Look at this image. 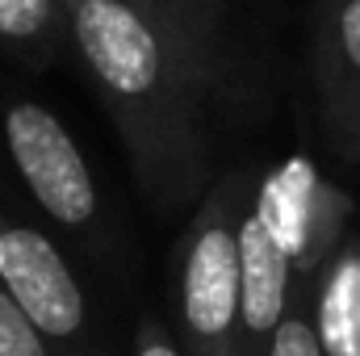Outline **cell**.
<instances>
[{
  "label": "cell",
  "instance_id": "cell-8",
  "mask_svg": "<svg viewBox=\"0 0 360 356\" xmlns=\"http://www.w3.org/2000/svg\"><path fill=\"white\" fill-rule=\"evenodd\" d=\"M293 302V268L248 201L239 214V356H264Z\"/></svg>",
  "mask_w": 360,
  "mask_h": 356
},
{
  "label": "cell",
  "instance_id": "cell-7",
  "mask_svg": "<svg viewBox=\"0 0 360 356\" xmlns=\"http://www.w3.org/2000/svg\"><path fill=\"white\" fill-rule=\"evenodd\" d=\"M310 80L327 143L340 160L360 164V0H314Z\"/></svg>",
  "mask_w": 360,
  "mask_h": 356
},
{
  "label": "cell",
  "instance_id": "cell-11",
  "mask_svg": "<svg viewBox=\"0 0 360 356\" xmlns=\"http://www.w3.org/2000/svg\"><path fill=\"white\" fill-rule=\"evenodd\" d=\"M264 356H323V344H319V331H314V314H310V302L293 293L285 319L276 323L272 331V344Z\"/></svg>",
  "mask_w": 360,
  "mask_h": 356
},
{
  "label": "cell",
  "instance_id": "cell-1",
  "mask_svg": "<svg viewBox=\"0 0 360 356\" xmlns=\"http://www.w3.org/2000/svg\"><path fill=\"white\" fill-rule=\"evenodd\" d=\"M72 55L105 105L134 184L155 214H180L214 184L218 101L201 76L122 0L68 4Z\"/></svg>",
  "mask_w": 360,
  "mask_h": 356
},
{
  "label": "cell",
  "instance_id": "cell-3",
  "mask_svg": "<svg viewBox=\"0 0 360 356\" xmlns=\"http://www.w3.org/2000/svg\"><path fill=\"white\" fill-rule=\"evenodd\" d=\"M0 147L34 205L68 235L101 231V189L72 130L42 101L0 96Z\"/></svg>",
  "mask_w": 360,
  "mask_h": 356
},
{
  "label": "cell",
  "instance_id": "cell-6",
  "mask_svg": "<svg viewBox=\"0 0 360 356\" xmlns=\"http://www.w3.org/2000/svg\"><path fill=\"white\" fill-rule=\"evenodd\" d=\"M256 214L269 222L272 239L289 256L293 281L297 276H319L327 256L344 243V222L352 214V201L319 177V168L302 155L276 164L272 172L256 177L252 189Z\"/></svg>",
  "mask_w": 360,
  "mask_h": 356
},
{
  "label": "cell",
  "instance_id": "cell-10",
  "mask_svg": "<svg viewBox=\"0 0 360 356\" xmlns=\"http://www.w3.org/2000/svg\"><path fill=\"white\" fill-rule=\"evenodd\" d=\"M0 51L34 72L72 55V21L63 0H0Z\"/></svg>",
  "mask_w": 360,
  "mask_h": 356
},
{
  "label": "cell",
  "instance_id": "cell-5",
  "mask_svg": "<svg viewBox=\"0 0 360 356\" xmlns=\"http://www.w3.org/2000/svg\"><path fill=\"white\" fill-rule=\"evenodd\" d=\"M201 76L218 109H239L256 96V63L235 0H122Z\"/></svg>",
  "mask_w": 360,
  "mask_h": 356
},
{
  "label": "cell",
  "instance_id": "cell-2",
  "mask_svg": "<svg viewBox=\"0 0 360 356\" xmlns=\"http://www.w3.org/2000/svg\"><path fill=\"white\" fill-rule=\"evenodd\" d=\"M248 168L218 172L176 252V323L184 356H239V214L252 201Z\"/></svg>",
  "mask_w": 360,
  "mask_h": 356
},
{
  "label": "cell",
  "instance_id": "cell-9",
  "mask_svg": "<svg viewBox=\"0 0 360 356\" xmlns=\"http://www.w3.org/2000/svg\"><path fill=\"white\" fill-rule=\"evenodd\" d=\"M310 298L323 356H360V235H344L327 256Z\"/></svg>",
  "mask_w": 360,
  "mask_h": 356
},
{
  "label": "cell",
  "instance_id": "cell-12",
  "mask_svg": "<svg viewBox=\"0 0 360 356\" xmlns=\"http://www.w3.org/2000/svg\"><path fill=\"white\" fill-rule=\"evenodd\" d=\"M0 356H55L38 327L21 314V306L0 285Z\"/></svg>",
  "mask_w": 360,
  "mask_h": 356
},
{
  "label": "cell",
  "instance_id": "cell-13",
  "mask_svg": "<svg viewBox=\"0 0 360 356\" xmlns=\"http://www.w3.org/2000/svg\"><path fill=\"white\" fill-rule=\"evenodd\" d=\"M134 356H184V352H180L176 336L155 314H147L139 323V331H134Z\"/></svg>",
  "mask_w": 360,
  "mask_h": 356
},
{
  "label": "cell",
  "instance_id": "cell-14",
  "mask_svg": "<svg viewBox=\"0 0 360 356\" xmlns=\"http://www.w3.org/2000/svg\"><path fill=\"white\" fill-rule=\"evenodd\" d=\"M63 4H84V0H63Z\"/></svg>",
  "mask_w": 360,
  "mask_h": 356
},
{
  "label": "cell",
  "instance_id": "cell-4",
  "mask_svg": "<svg viewBox=\"0 0 360 356\" xmlns=\"http://www.w3.org/2000/svg\"><path fill=\"white\" fill-rule=\"evenodd\" d=\"M0 285L59 356H96L92 310L72 265L30 222H0Z\"/></svg>",
  "mask_w": 360,
  "mask_h": 356
}]
</instances>
